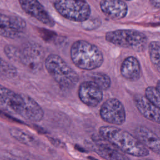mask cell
<instances>
[{"label": "cell", "instance_id": "obj_8", "mask_svg": "<svg viewBox=\"0 0 160 160\" xmlns=\"http://www.w3.org/2000/svg\"><path fill=\"white\" fill-rule=\"evenodd\" d=\"M100 116L105 122L114 125H121L126 120L124 107L116 98L108 99L102 104L100 109Z\"/></svg>", "mask_w": 160, "mask_h": 160}, {"label": "cell", "instance_id": "obj_15", "mask_svg": "<svg viewBox=\"0 0 160 160\" xmlns=\"http://www.w3.org/2000/svg\"><path fill=\"white\" fill-rule=\"evenodd\" d=\"M136 137L147 148L160 155V138L154 132L144 126L135 129Z\"/></svg>", "mask_w": 160, "mask_h": 160}, {"label": "cell", "instance_id": "obj_12", "mask_svg": "<svg viewBox=\"0 0 160 160\" xmlns=\"http://www.w3.org/2000/svg\"><path fill=\"white\" fill-rule=\"evenodd\" d=\"M92 148L101 157L106 160H131L126 155L118 150L101 136L93 137Z\"/></svg>", "mask_w": 160, "mask_h": 160}, {"label": "cell", "instance_id": "obj_19", "mask_svg": "<svg viewBox=\"0 0 160 160\" xmlns=\"http://www.w3.org/2000/svg\"><path fill=\"white\" fill-rule=\"evenodd\" d=\"M145 96L160 108V80L158 81L156 87L149 86L146 89Z\"/></svg>", "mask_w": 160, "mask_h": 160}, {"label": "cell", "instance_id": "obj_5", "mask_svg": "<svg viewBox=\"0 0 160 160\" xmlns=\"http://www.w3.org/2000/svg\"><path fill=\"white\" fill-rule=\"evenodd\" d=\"M105 39L112 44L136 51H143L148 42V38L143 32L134 29L109 31L106 34Z\"/></svg>", "mask_w": 160, "mask_h": 160}, {"label": "cell", "instance_id": "obj_23", "mask_svg": "<svg viewBox=\"0 0 160 160\" xmlns=\"http://www.w3.org/2000/svg\"><path fill=\"white\" fill-rule=\"evenodd\" d=\"M149 2L153 7L160 9V0H149Z\"/></svg>", "mask_w": 160, "mask_h": 160}, {"label": "cell", "instance_id": "obj_13", "mask_svg": "<svg viewBox=\"0 0 160 160\" xmlns=\"http://www.w3.org/2000/svg\"><path fill=\"white\" fill-rule=\"evenodd\" d=\"M135 106L139 112L146 119L160 124V108L146 96L137 94L134 97Z\"/></svg>", "mask_w": 160, "mask_h": 160}, {"label": "cell", "instance_id": "obj_24", "mask_svg": "<svg viewBox=\"0 0 160 160\" xmlns=\"http://www.w3.org/2000/svg\"><path fill=\"white\" fill-rule=\"evenodd\" d=\"M139 160H154V159H149V158H145V159H139Z\"/></svg>", "mask_w": 160, "mask_h": 160}, {"label": "cell", "instance_id": "obj_9", "mask_svg": "<svg viewBox=\"0 0 160 160\" xmlns=\"http://www.w3.org/2000/svg\"><path fill=\"white\" fill-rule=\"evenodd\" d=\"M26 23L21 17L0 13V36L14 39L25 31Z\"/></svg>", "mask_w": 160, "mask_h": 160}, {"label": "cell", "instance_id": "obj_14", "mask_svg": "<svg viewBox=\"0 0 160 160\" xmlns=\"http://www.w3.org/2000/svg\"><path fill=\"white\" fill-rule=\"evenodd\" d=\"M99 5L102 12L113 20L124 18L128 11L127 4L122 0H101Z\"/></svg>", "mask_w": 160, "mask_h": 160}, {"label": "cell", "instance_id": "obj_18", "mask_svg": "<svg viewBox=\"0 0 160 160\" xmlns=\"http://www.w3.org/2000/svg\"><path fill=\"white\" fill-rule=\"evenodd\" d=\"M149 54L150 60L157 71L160 73V41H152L149 43Z\"/></svg>", "mask_w": 160, "mask_h": 160}, {"label": "cell", "instance_id": "obj_3", "mask_svg": "<svg viewBox=\"0 0 160 160\" xmlns=\"http://www.w3.org/2000/svg\"><path fill=\"white\" fill-rule=\"evenodd\" d=\"M74 64L84 70H93L100 67L103 61V54L94 44L84 40L75 41L70 51Z\"/></svg>", "mask_w": 160, "mask_h": 160}, {"label": "cell", "instance_id": "obj_17", "mask_svg": "<svg viewBox=\"0 0 160 160\" xmlns=\"http://www.w3.org/2000/svg\"><path fill=\"white\" fill-rule=\"evenodd\" d=\"M9 133L13 138L25 145L33 146L36 143V139L32 136L19 128H11Z\"/></svg>", "mask_w": 160, "mask_h": 160}, {"label": "cell", "instance_id": "obj_26", "mask_svg": "<svg viewBox=\"0 0 160 160\" xmlns=\"http://www.w3.org/2000/svg\"><path fill=\"white\" fill-rule=\"evenodd\" d=\"M126 1H131V0H126Z\"/></svg>", "mask_w": 160, "mask_h": 160}, {"label": "cell", "instance_id": "obj_25", "mask_svg": "<svg viewBox=\"0 0 160 160\" xmlns=\"http://www.w3.org/2000/svg\"><path fill=\"white\" fill-rule=\"evenodd\" d=\"M7 160H13V159H7Z\"/></svg>", "mask_w": 160, "mask_h": 160}, {"label": "cell", "instance_id": "obj_4", "mask_svg": "<svg viewBox=\"0 0 160 160\" xmlns=\"http://www.w3.org/2000/svg\"><path fill=\"white\" fill-rule=\"evenodd\" d=\"M44 65L48 72L62 89H72L79 81L76 72L59 55L49 54L45 59Z\"/></svg>", "mask_w": 160, "mask_h": 160}, {"label": "cell", "instance_id": "obj_11", "mask_svg": "<svg viewBox=\"0 0 160 160\" xmlns=\"http://www.w3.org/2000/svg\"><path fill=\"white\" fill-rule=\"evenodd\" d=\"M19 2L25 12L48 26H54V20L38 0H19Z\"/></svg>", "mask_w": 160, "mask_h": 160}, {"label": "cell", "instance_id": "obj_6", "mask_svg": "<svg viewBox=\"0 0 160 160\" xmlns=\"http://www.w3.org/2000/svg\"><path fill=\"white\" fill-rule=\"evenodd\" d=\"M56 11L64 18L75 22H84L91 14V8L86 0H52Z\"/></svg>", "mask_w": 160, "mask_h": 160}, {"label": "cell", "instance_id": "obj_2", "mask_svg": "<svg viewBox=\"0 0 160 160\" xmlns=\"http://www.w3.org/2000/svg\"><path fill=\"white\" fill-rule=\"evenodd\" d=\"M100 136L121 151L136 157L149 154L148 148L135 136L112 126H103L99 129Z\"/></svg>", "mask_w": 160, "mask_h": 160}, {"label": "cell", "instance_id": "obj_7", "mask_svg": "<svg viewBox=\"0 0 160 160\" xmlns=\"http://www.w3.org/2000/svg\"><path fill=\"white\" fill-rule=\"evenodd\" d=\"M19 49V62L32 71L41 69L44 56L42 46L34 42H27Z\"/></svg>", "mask_w": 160, "mask_h": 160}, {"label": "cell", "instance_id": "obj_22", "mask_svg": "<svg viewBox=\"0 0 160 160\" xmlns=\"http://www.w3.org/2000/svg\"><path fill=\"white\" fill-rule=\"evenodd\" d=\"M4 53L10 60L15 62H18L20 52L19 48L12 45H6L4 47Z\"/></svg>", "mask_w": 160, "mask_h": 160}, {"label": "cell", "instance_id": "obj_16", "mask_svg": "<svg viewBox=\"0 0 160 160\" xmlns=\"http://www.w3.org/2000/svg\"><path fill=\"white\" fill-rule=\"evenodd\" d=\"M121 76L130 81H136L141 77V65L138 59L134 56L127 57L120 68Z\"/></svg>", "mask_w": 160, "mask_h": 160}, {"label": "cell", "instance_id": "obj_1", "mask_svg": "<svg viewBox=\"0 0 160 160\" xmlns=\"http://www.w3.org/2000/svg\"><path fill=\"white\" fill-rule=\"evenodd\" d=\"M0 109L32 122L40 121L44 116L42 108L34 99L2 85H0Z\"/></svg>", "mask_w": 160, "mask_h": 160}, {"label": "cell", "instance_id": "obj_10", "mask_svg": "<svg viewBox=\"0 0 160 160\" xmlns=\"http://www.w3.org/2000/svg\"><path fill=\"white\" fill-rule=\"evenodd\" d=\"M78 96L86 105L95 107L102 99V90L92 81H84L79 87Z\"/></svg>", "mask_w": 160, "mask_h": 160}, {"label": "cell", "instance_id": "obj_21", "mask_svg": "<svg viewBox=\"0 0 160 160\" xmlns=\"http://www.w3.org/2000/svg\"><path fill=\"white\" fill-rule=\"evenodd\" d=\"M0 73L8 78H13L17 75L18 71L14 66L5 61L0 56Z\"/></svg>", "mask_w": 160, "mask_h": 160}, {"label": "cell", "instance_id": "obj_20", "mask_svg": "<svg viewBox=\"0 0 160 160\" xmlns=\"http://www.w3.org/2000/svg\"><path fill=\"white\" fill-rule=\"evenodd\" d=\"M92 81L95 82L102 90H106L110 86L111 81L109 76L102 72H96L92 74Z\"/></svg>", "mask_w": 160, "mask_h": 160}]
</instances>
